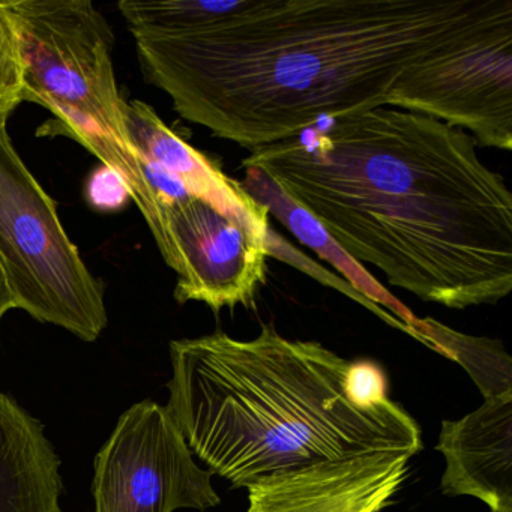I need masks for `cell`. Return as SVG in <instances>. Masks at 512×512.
<instances>
[{
  "mask_svg": "<svg viewBox=\"0 0 512 512\" xmlns=\"http://www.w3.org/2000/svg\"><path fill=\"white\" fill-rule=\"evenodd\" d=\"M143 76L185 121L257 149L394 107L427 65L512 22L511 0H122Z\"/></svg>",
  "mask_w": 512,
  "mask_h": 512,
  "instance_id": "6da1fadb",
  "label": "cell"
},
{
  "mask_svg": "<svg viewBox=\"0 0 512 512\" xmlns=\"http://www.w3.org/2000/svg\"><path fill=\"white\" fill-rule=\"evenodd\" d=\"M466 131L377 107L257 149L262 169L355 262L452 310L512 290V194Z\"/></svg>",
  "mask_w": 512,
  "mask_h": 512,
  "instance_id": "7a4b0ae2",
  "label": "cell"
},
{
  "mask_svg": "<svg viewBox=\"0 0 512 512\" xmlns=\"http://www.w3.org/2000/svg\"><path fill=\"white\" fill-rule=\"evenodd\" d=\"M167 410L193 455L233 488L275 473L379 451L416 455L421 428L394 401L350 397V361L263 325L170 343Z\"/></svg>",
  "mask_w": 512,
  "mask_h": 512,
  "instance_id": "3957f363",
  "label": "cell"
},
{
  "mask_svg": "<svg viewBox=\"0 0 512 512\" xmlns=\"http://www.w3.org/2000/svg\"><path fill=\"white\" fill-rule=\"evenodd\" d=\"M25 70L23 103L55 115L56 131L82 145L104 136L130 151L113 68L115 34L91 0H10Z\"/></svg>",
  "mask_w": 512,
  "mask_h": 512,
  "instance_id": "277c9868",
  "label": "cell"
},
{
  "mask_svg": "<svg viewBox=\"0 0 512 512\" xmlns=\"http://www.w3.org/2000/svg\"><path fill=\"white\" fill-rule=\"evenodd\" d=\"M0 116V263L16 307L80 340H98L107 323L104 284L65 232L55 200L17 152Z\"/></svg>",
  "mask_w": 512,
  "mask_h": 512,
  "instance_id": "5b68a950",
  "label": "cell"
},
{
  "mask_svg": "<svg viewBox=\"0 0 512 512\" xmlns=\"http://www.w3.org/2000/svg\"><path fill=\"white\" fill-rule=\"evenodd\" d=\"M166 406L145 400L119 418L95 458V512L206 511L220 505Z\"/></svg>",
  "mask_w": 512,
  "mask_h": 512,
  "instance_id": "8992f818",
  "label": "cell"
},
{
  "mask_svg": "<svg viewBox=\"0 0 512 512\" xmlns=\"http://www.w3.org/2000/svg\"><path fill=\"white\" fill-rule=\"evenodd\" d=\"M160 215L161 256L178 275L179 304L203 302L217 316L223 308L253 307L266 280L269 233L262 235L193 194L164 203Z\"/></svg>",
  "mask_w": 512,
  "mask_h": 512,
  "instance_id": "52a82bcc",
  "label": "cell"
},
{
  "mask_svg": "<svg viewBox=\"0 0 512 512\" xmlns=\"http://www.w3.org/2000/svg\"><path fill=\"white\" fill-rule=\"evenodd\" d=\"M398 109L469 131L484 148L512 149V23L428 65Z\"/></svg>",
  "mask_w": 512,
  "mask_h": 512,
  "instance_id": "ba28073f",
  "label": "cell"
},
{
  "mask_svg": "<svg viewBox=\"0 0 512 512\" xmlns=\"http://www.w3.org/2000/svg\"><path fill=\"white\" fill-rule=\"evenodd\" d=\"M404 451H379L275 473L248 485L247 512H383L409 473Z\"/></svg>",
  "mask_w": 512,
  "mask_h": 512,
  "instance_id": "9c48e42d",
  "label": "cell"
},
{
  "mask_svg": "<svg viewBox=\"0 0 512 512\" xmlns=\"http://www.w3.org/2000/svg\"><path fill=\"white\" fill-rule=\"evenodd\" d=\"M437 449L446 496H472L491 512H512V389L458 421H443Z\"/></svg>",
  "mask_w": 512,
  "mask_h": 512,
  "instance_id": "30bf717a",
  "label": "cell"
},
{
  "mask_svg": "<svg viewBox=\"0 0 512 512\" xmlns=\"http://www.w3.org/2000/svg\"><path fill=\"white\" fill-rule=\"evenodd\" d=\"M125 124L131 145L140 157L154 161L175 176L188 193L268 235V209L259 205L241 182L227 176L214 160L167 127L149 104L127 101Z\"/></svg>",
  "mask_w": 512,
  "mask_h": 512,
  "instance_id": "8fae6325",
  "label": "cell"
},
{
  "mask_svg": "<svg viewBox=\"0 0 512 512\" xmlns=\"http://www.w3.org/2000/svg\"><path fill=\"white\" fill-rule=\"evenodd\" d=\"M61 460L44 425L0 391V512H64Z\"/></svg>",
  "mask_w": 512,
  "mask_h": 512,
  "instance_id": "7c38bea8",
  "label": "cell"
},
{
  "mask_svg": "<svg viewBox=\"0 0 512 512\" xmlns=\"http://www.w3.org/2000/svg\"><path fill=\"white\" fill-rule=\"evenodd\" d=\"M241 167L244 170V179L239 182L259 205L268 209L269 217L272 215L277 218L301 244L307 245L317 256L334 266L343 275L346 283L373 305L377 316L382 317L394 328L421 341L418 334L421 320L419 317L412 314V311L392 296L382 284L377 283L361 263L347 256L323 229L322 224L310 212L286 196L262 169L254 166Z\"/></svg>",
  "mask_w": 512,
  "mask_h": 512,
  "instance_id": "4fadbf2b",
  "label": "cell"
},
{
  "mask_svg": "<svg viewBox=\"0 0 512 512\" xmlns=\"http://www.w3.org/2000/svg\"><path fill=\"white\" fill-rule=\"evenodd\" d=\"M430 349L466 368L484 398L512 389V361L500 341L470 337L428 317Z\"/></svg>",
  "mask_w": 512,
  "mask_h": 512,
  "instance_id": "5bb4252c",
  "label": "cell"
},
{
  "mask_svg": "<svg viewBox=\"0 0 512 512\" xmlns=\"http://www.w3.org/2000/svg\"><path fill=\"white\" fill-rule=\"evenodd\" d=\"M25 70L16 29L5 2L0 0V116L11 113L23 103Z\"/></svg>",
  "mask_w": 512,
  "mask_h": 512,
  "instance_id": "9a60e30c",
  "label": "cell"
},
{
  "mask_svg": "<svg viewBox=\"0 0 512 512\" xmlns=\"http://www.w3.org/2000/svg\"><path fill=\"white\" fill-rule=\"evenodd\" d=\"M385 373L373 361L350 362L347 389L350 397L362 406H374L389 400Z\"/></svg>",
  "mask_w": 512,
  "mask_h": 512,
  "instance_id": "2e32d148",
  "label": "cell"
},
{
  "mask_svg": "<svg viewBox=\"0 0 512 512\" xmlns=\"http://www.w3.org/2000/svg\"><path fill=\"white\" fill-rule=\"evenodd\" d=\"M130 197L124 181L118 173L104 167L92 176L89 182L88 199L92 205L101 209H113L121 206Z\"/></svg>",
  "mask_w": 512,
  "mask_h": 512,
  "instance_id": "e0dca14e",
  "label": "cell"
},
{
  "mask_svg": "<svg viewBox=\"0 0 512 512\" xmlns=\"http://www.w3.org/2000/svg\"><path fill=\"white\" fill-rule=\"evenodd\" d=\"M16 307L13 293H11L10 284H8L7 275H5L2 263H0V322L4 319L8 311Z\"/></svg>",
  "mask_w": 512,
  "mask_h": 512,
  "instance_id": "ac0fdd59",
  "label": "cell"
}]
</instances>
